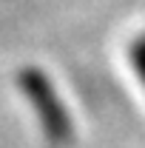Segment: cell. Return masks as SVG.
<instances>
[{
	"instance_id": "cell-1",
	"label": "cell",
	"mask_w": 145,
	"mask_h": 148,
	"mask_svg": "<svg viewBox=\"0 0 145 148\" xmlns=\"http://www.w3.org/2000/svg\"><path fill=\"white\" fill-rule=\"evenodd\" d=\"M20 88L26 91V97L37 106V114L46 125V134L54 137V140H66L71 128H68V114L63 108V103L57 100L54 88L49 86V80L37 69H26L20 74Z\"/></svg>"
},
{
	"instance_id": "cell-2",
	"label": "cell",
	"mask_w": 145,
	"mask_h": 148,
	"mask_svg": "<svg viewBox=\"0 0 145 148\" xmlns=\"http://www.w3.org/2000/svg\"><path fill=\"white\" fill-rule=\"evenodd\" d=\"M131 63H134V69H137V74H140V80H142V86H145V37L134 43V49H131Z\"/></svg>"
}]
</instances>
